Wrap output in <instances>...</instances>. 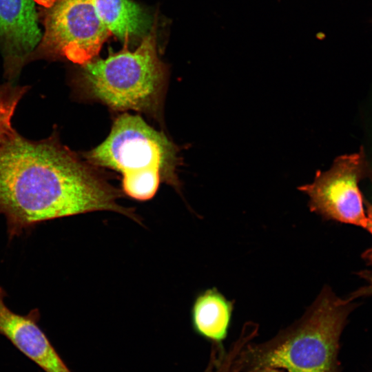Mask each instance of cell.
<instances>
[{"label":"cell","mask_w":372,"mask_h":372,"mask_svg":"<svg viewBox=\"0 0 372 372\" xmlns=\"http://www.w3.org/2000/svg\"><path fill=\"white\" fill-rule=\"evenodd\" d=\"M121 192L75 152L58 134L32 141L17 131L0 147V214L10 240L41 222L94 211L122 214Z\"/></svg>","instance_id":"obj_1"},{"label":"cell","mask_w":372,"mask_h":372,"mask_svg":"<svg viewBox=\"0 0 372 372\" xmlns=\"http://www.w3.org/2000/svg\"><path fill=\"white\" fill-rule=\"evenodd\" d=\"M351 302L324 287L302 317L268 341L249 342L242 372L271 367L287 372H337L339 340Z\"/></svg>","instance_id":"obj_2"},{"label":"cell","mask_w":372,"mask_h":372,"mask_svg":"<svg viewBox=\"0 0 372 372\" xmlns=\"http://www.w3.org/2000/svg\"><path fill=\"white\" fill-rule=\"evenodd\" d=\"M84 157L93 166L120 172L123 192L136 200L152 199L161 180L178 187L176 145L138 115L117 117L105 140Z\"/></svg>","instance_id":"obj_3"},{"label":"cell","mask_w":372,"mask_h":372,"mask_svg":"<svg viewBox=\"0 0 372 372\" xmlns=\"http://www.w3.org/2000/svg\"><path fill=\"white\" fill-rule=\"evenodd\" d=\"M74 76L76 90L112 109L154 114L159 110L166 81V68L156 50L153 24L138 48L128 44L105 59L80 65Z\"/></svg>","instance_id":"obj_4"},{"label":"cell","mask_w":372,"mask_h":372,"mask_svg":"<svg viewBox=\"0 0 372 372\" xmlns=\"http://www.w3.org/2000/svg\"><path fill=\"white\" fill-rule=\"evenodd\" d=\"M43 36L30 57L69 61L79 65L95 59L111 35L92 0H37Z\"/></svg>","instance_id":"obj_5"},{"label":"cell","mask_w":372,"mask_h":372,"mask_svg":"<svg viewBox=\"0 0 372 372\" xmlns=\"http://www.w3.org/2000/svg\"><path fill=\"white\" fill-rule=\"evenodd\" d=\"M370 174L361 148L338 157L329 170L318 171L313 183L298 189L308 196L310 210L324 219L366 228L367 218L359 183Z\"/></svg>","instance_id":"obj_6"},{"label":"cell","mask_w":372,"mask_h":372,"mask_svg":"<svg viewBox=\"0 0 372 372\" xmlns=\"http://www.w3.org/2000/svg\"><path fill=\"white\" fill-rule=\"evenodd\" d=\"M38 6L37 0H0V51L10 82L18 79L41 41Z\"/></svg>","instance_id":"obj_7"},{"label":"cell","mask_w":372,"mask_h":372,"mask_svg":"<svg viewBox=\"0 0 372 372\" xmlns=\"http://www.w3.org/2000/svg\"><path fill=\"white\" fill-rule=\"evenodd\" d=\"M6 295L0 285V334L45 372H71L39 326V309L14 313L6 304Z\"/></svg>","instance_id":"obj_8"},{"label":"cell","mask_w":372,"mask_h":372,"mask_svg":"<svg viewBox=\"0 0 372 372\" xmlns=\"http://www.w3.org/2000/svg\"><path fill=\"white\" fill-rule=\"evenodd\" d=\"M96 12L111 34L123 43L144 37L151 29L147 13L131 0H92Z\"/></svg>","instance_id":"obj_9"},{"label":"cell","mask_w":372,"mask_h":372,"mask_svg":"<svg viewBox=\"0 0 372 372\" xmlns=\"http://www.w3.org/2000/svg\"><path fill=\"white\" fill-rule=\"evenodd\" d=\"M233 303L216 288L199 293L192 305V321L201 336L220 343L226 338L230 324Z\"/></svg>","instance_id":"obj_10"},{"label":"cell","mask_w":372,"mask_h":372,"mask_svg":"<svg viewBox=\"0 0 372 372\" xmlns=\"http://www.w3.org/2000/svg\"><path fill=\"white\" fill-rule=\"evenodd\" d=\"M29 89L28 85H17L10 81L0 85V147L16 132L12 118L19 102Z\"/></svg>","instance_id":"obj_11"},{"label":"cell","mask_w":372,"mask_h":372,"mask_svg":"<svg viewBox=\"0 0 372 372\" xmlns=\"http://www.w3.org/2000/svg\"><path fill=\"white\" fill-rule=\"evenodd\" d=\"M204 372H239L234 361L227 356L214 355L209 357Z\"/></svg>","instance_id":"obj_12"},{"label":"cell","mask_w":372,"mask_h":372,"mask_svg":"<svg viewBox=\"0 0 372 372\" xmlns=\"http://www.w3.org/2000/svg\"><path fill=\"white\" fill-rule=\"evenodd\" d=\"M358 275L366 280V285L353 292L347 300L351 302L353 300L362 296L372 295V270H364L358 273Z\"/></svg>","instance_id":"obj_13"},{"label":"cell","mask_w":372,"mask_h":372,"mask_svg":"<svg viewBox=\"0 0 372 372\" xmlns=\"http://www.w3.org/2000/svg\"><path fill=\"white\" fill-rule=\"evenodd\" d=\"M366 218L367 223L366 228L372 234V205L368 202L366 203ZM362 258L370 265H372V247L366 249L362 254Z\"/></svg>","instance_id":"obj_14"},{"label":"cell","mask_w":372,"mask_h":372,"mask_svg":"<svg viewBox=\"0 0 372 372\" xmlns=\"http://www.w3.org/2000/svg\"><path fill=\"white\" fill-rule=\"evenodd\" d=\"M251 372H281L278 369L271 368V367H265L261 368Z\"/></svg>","instance_id":"obj_15"},{"label":"cell","mask_w":372,"mask_h":372,"mask_svg":"<svg viewBox=\"0 0 372 372\" xmlns=\"http://www.w3.org/2000/svg\"><path fill=\"white\" fill-rule=\"evenodd\" d=\"M371 23H372V20H371Z\"/></svg>","instance_id":"obj_16"}]
</instances>
